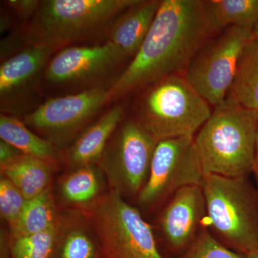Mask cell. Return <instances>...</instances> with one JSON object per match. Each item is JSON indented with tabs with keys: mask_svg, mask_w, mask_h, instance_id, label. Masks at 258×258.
<instances>
[{
	"mask_svg": "<svg viewBox=\"0 0 258 258\" xmlns=\"http://www.w3.org/2000/svg\"><path fill=\"white\" fill-rule=\"evenodd\" d=\"M124 114L125 106L116 103L88 125L68 149L69 164L78 168L99 162L107 144L123 120Z\"/></svg>",
	"mask_w": 258,
	"mask_h": 258,
	"instance_id": "14",
	"label": "cell"
},
{
	"mask_svg": "<svg viewBox=\"0 0 258 258\" xmlns=\"http://www.w3.org/2000/svg\"><path fill=\"white\" fill-rule=\"evenodd\" d=\"M253 173L254 174V177H255L256 184H257V199H258V170L257 169H254Z\"/></svg>",
	"mask_w": 258,
	"mask_h": 258,
	"instance_id": "31",
	"label": "cell"
},
{
	"mask_svg": "<svg viewBox=\"0 0 258 258\" xmlns=\"http://www.w3.org/2000/svg\"><path fill=\"white\" fill-rule=\"evenodd\" d=\"M246 255H247V258H258V249L249 252Z\"/></svg>",
	"mask_w": 258,
	"mask_h": 258,
	"instance_id": "29",
	"label": "cell"
},
{
	"mask_svg": "<svg viewBox=\"0 0 258 258\" xmlns=\"http://www.w3.org/2000/svg\"><path fill=\"white\" fill-rule=\"evenodd\" d=\"M41 3L37 0H10L7 4L20 18L28 20L36 14Z\"/></svg>",
	"mask_w": 258,
	"mask_h": 258,
	"instance_id": "26",
	"label": "cell"
},
{
	"mask_svg": "<svg viewBox=\"0 0 258 258\" xmlns=\"http://www.w3.org/2000/svg\"><path fill=\"white\" fill-rule=\"evenodd\" d=\"M90 216L107 258H164L152 227L116 191L96 200Z\"/></svg>",
	"mask_w": 258,
	"mask_h": 258,
	"instance_id": "6",
	"label": "cell"
},
{
	"mask_svg": "<svg viewBox=\"0 0 258 258\" xmlns=\"http://www.w3.org/2000/svg\"><path fill=\"white\" fill-rule=\"evenodd\" d=\"M57 224L48 230L13 239L10 245L12 258H50L58 239Z\"/></svg>",
	"mask_w": 258,
	"mask_h": 258,
	"instance_id": "22",
	"label": "cell"
},
{
	"mask_svg": "<svg viewBox=\"0 0 258 258\" xmlns=\"http://www.w3.org/2000/svg\"><path fill=\"white\" fill-rule=\"evenodd\" d=\"M227 97L245 108L258 111V40L254 37L241 54Z\"/></svg>",
	"mask_w": 258,
	"mask_h": 258,
	"instance_id": "19",
	"label": "cell"
},
{
	"mask_svg": "<svg viewBox=\"0 0 258 258\" xmlns=\"http://www.w3.org/2000/svg\"><path fill=\"white\" fill-rule=\"evenodd\" d=\"M96 247L91 237L82 230L70 232L62 243L60 258H94Z\"/></svg>",
	"mask_w": 258,
	"mask_h": 258,
	"instance_id": "25",
	"label": "cell"
},
{
	"mask_svg": "<svg viewBox=\"0 0 258 258\" xmlns=\"http://www.w3.org/2000/svg\"><path fill=\"white\" fill-rule=\"evenodd\" d=\"M184 76L173 75L142 90L134 100V119L157 141L191 137L211 108Z\"/></svg>",
	"mask_w": 258,
	"mask_h": 258,
	"instance_id": "4",
	"label": "cell"
},
{
	"mask_svg": "<svg viewBox=\"0 0 258 258\" xmlns=\"http://www.w3.org/2000/svg\"><path fill=\"white\" fill-rule=\"evenodd\" d=\"M137 0L42 1L25 32L27 45L60 50L102 32L109 33L115 20Z\"/></svg>",
	"mask_w": 258,
	"mask_h": 258,
	"instance_id": "3",
	"label": "cell"
},
{
	"mask_svg": "<svg viewBox=\"0 0 258 258\" xmlns=\"http://www.w3.org/2000/svg\"><path fill=\"white\" fill-rule=\"evenodd\" d=\"M253 39L252 29L229 27L194 57L185 78L210 105L219 106L228 96L241 54Z\"/></svg>",
	"mask_w": 258,
	"mask_h": 258,
	"instance_id": "8",
	"label": "cell"
},
{
	"mask_svg": "<svg viewBox=\"0 0 258 258\" xmlns=\"http://www.w3.org/2000/svg\"><path fill=\"white\" fill-rule=\"evenodd\" d=\"M27 200L21 191L10 179L4 176H2L0 180V213L11 230L18 223Z\"/></svg>",
	"mask_w": 258,
	"mask_h": 258,
	"instance_id": "24",
	"label": "cell"
},
{
	"mask_svg": "<svg viewBox=\"0 0 258 258\" xmlns=\"http://www.w3.org/2000/svg\"><path fill=\"white\" fill-rule=\"evenodd\" d=\"M214 31L236 26L253 29L258 23V0L204 1Z\"/></svg>",
	"mask_w": 258,
	"mask_h": 258,
	"instance_id": "18",
	"label": "cell"
},
{
	"mask_svg": "<svg viewBox=\"0 0 258 258\" xmlns=\"http://www.w3.org/2000/svg\"><path fill=\"white\" fill-rule=\"evenodd\" d=\"M57 224L55 201L50 189L27 200L18 223L12 229L13 239L33 235Z\"/></svg>",
	"mask_w": 258,
	"mask_h": 258,
	"instance_id": "20",
	"label": "cell"
},
{
	"mask_svg": "<svg viewBox=\"0 0 258 258\" xmlns=\"http://www.w3.org/2000/svg\"><path fill=\"white\" fill-rule=\"evenodd\" d=\"M110 86L52 97L23 116L24 123L56 147L69 143L109 104Z\"/></svg>",
	"mask_w": 258,
	"mask_h": 258,
	"instance_id": "10",
	"label": "cell"
},
{
	"mask_svg": "<svg viewBox=\"0 0 258 258\" xmlns=\"http://www.w3.org/2000/svg\"><path fill=\"white\" fill-rule=\"evenodd\" d=\"M160 4L159 0H137L115 20L108 40L128 58H133L152 28Z\"/></svg>",
	"mask_w": 258,
	"mask_h": 258,
	"instance_id": "15",
	"label": "cell"
},
{
	"mask_svg": "<svg viewBox=\"0 0 258 258\" xmlns=\"http://www.w3.org/2000/svg\"><path fill=\"white\" fill-rule=\"evenodd\" d=\"M158 142L134 118L122 120L99 161L111 190L122 196L140 193L149 177Z\"/></svg>",
	"mask_w": 258,
	"mask_h": 258,
	"instance_id": "9",
	"label": "cell"
},
{
	"mask_svg": "<svg viewBox=\"0 0 258 258\" xmlns=\"http://www.w3.org/2000/svg\"><path fill=\"white\" fill-rule=\"evenodd\" d=\"M101 173L95 165L81 166L63 180L61 191L70 203H87L96 198L101 189Z\"/></svg>",
	"mask_w": 258,
	"mask_h": 258,
	"instance_id": "21",
	"label": "cell"
},
{
	"mask_svg": "<svg viewBox=\"0 0 258 258\" xmlns=\"http://www.w3.org/2000/svg\"><path fill=\"white\" fill-rule=\"evenodd\" d=\"M21 154H23L13 146L10 145L4 141H0V166L1 167L8 165Z\"/></svg>",
	"mask_w": 258,
	"mask_h": 258,
	"instance_id": "27",
	"label": "cell"
},
{
	"mask_svg": "<svg viewBox=\"0 0 258 258\" xmlns=\"http://www.w3.org/2000/svg\"><path fill=\"white\" fill-rule=\"evenodd\" d=\"M54 52L49 47L30 45L3 61L0 67L1 113L25 116L32 112L31 106Z\"/></svg>",
	"mask_w": 258,
	"mask_h": 258,
	"instance_id": "12",
	"label": "cell"
},
{
	"mask_svg": "<svg viewBox=\"0 0 258 258\" xmlns=\"http://www.w3.org/2000/svg\"><path fill=\"white\" fill-rule=\"evenodd\" d=\"M205 213L203 186L191 185L176 191L160 217L161 228L169 245L179 249L192 243Z\"/></svg>",
	"mask_w": 258,
	"mask_h": 258,
	"instance_id": "13",
	"label": "cell"
},
{
	"mask_svg": "<svg viewBox=\"0 0 258 258\" xmlns=\"http://www.w3.org/2000/svg\"><path fill=\"white\" fill-rule=\"evenodd\" d=\"M252 32H253L254 39L258 40V23L256 24L255 26L252 29Z\"/></svg>",
	"mask_w": 258,
	"mask_h": 258,
	"instance_id": "30",
	"label": "cell"
},
{
	"mask_svg": "<svg viewBox=\"0 0 258 258\" xmlns=\"http://www.w3.org/2000/svg\"><path fill=\"white\" fill-rule=\"evenodd\" d=\"M254 169L258 170V125L256 133L255 142H254ZM254 171V170H253Z\"/></svg>",
	"mask_w": 258,
	"mask_h": 258,
	"instance_id": "28",
	"label": "cell"
},
{
	"mask_svg": "<svg viewBox=\"0 0 258 258\" xmlns=\"http://www.w3.org/2000/svg\"><path fill=\"white\" fill-rule=\"evenodd\" d=\"M128 57L107 40L91 45H73L61 49L47 64L43 80L54 88L74 93L111 86L121 74Z\"/></svg>",
	"mask_w": 258,
	"mask_h": 258,
	"instance_id": "7",
	"label": "cell"
},
{
	"mask_svg": "<svg viewBox=\"0 0 258 258\" xmlns=\"http://www.w3.org/2000/svg\"><path fill=\"white\" fill-rule=\"evenodd\" d=\"M213 29L200 0H161L135 56L109 88V104L160 80L186 72Z\"/></svg>",
	"mask_w": 258,
	"mask_h": 258,
	"instance_id": "1",
	"label": "cell"
},
{
	"mask_svg": "<svg viewBox=\"0 0 258 258\" xmlns=\"http://www.w3.org/2000/svg\"><path fill=\"white\" fill-rule=\"evenodd\" d=\"M205 174L191 137L158 142L139 203L152 206L186 186H203Z\"/></svg>",
	"mask_w": 258,
	"mask_h": 258,
	"instance_id": "11",
	"label": "cell"
},
{
	"mask_svg": "<svg viewBox=\"0 0 258 258\" xmlns=\"http://www.w3.org/2000/svg\"><path fill=\"white\" fill-rule=\"evenodd\" d=\"M203 189L209 222L226 243L244 254L257 250V192L247 176L206 175Z\"/></svg>",
	"mask_w": 258,
	"mask_h": 258,
	"instance_id": "5",
	"label": "cell"
},
{
	"mask_svg": "<svg viewBox=\"0 0 258 258\" xmlns=\"http://www.w3.org/2000/svg\"><path fill=\"white\" fill-rule=\"evenodd\" d=\"M1 171L3 176L10 179L27 200L38 196L49 188L50 164L41 159L21 154L1 167Z\"/></svg>",
	"mask_w": 258,
	"mask_h": 258,
	"instance_id": "17",
	"label": "cell"
},
{
	"mask_svg": "<svg viewBox=\"0 0 258 258\" xmlns=\"http://www.w3.org/2000/svg\"><path fill=\"white\" fill-rule=\"evenodd\" d=\"M0 138L24 155L41 159L50 164L55 160V146L34 133L23 121L13 115H0Z\"/></svg>",
	"mask_w": 258,
	"mask_h": 258,
	"instance_id": "16",
	"label": "cell"
},
{
	"mask_svg": "<svg viewBox=\"0 0 258 258\" xmlns=\"http://www.w3.org/2000/svg\"><path fill=\"white\" fill-rule=\"evenodd\" d=\"M258 111L227 97L215 107L195 138L205 176L239 177L254 167Z\"/></svg>",
	"mask_w": 258,
	"mask_h": 258,
	"instance_id": "2",
	"label": "cell"
},
{
	"mask_svg": "<svg viewBox=\"0 0 258 258\" xmlns=\"http://www.w3.org/2000/svg\"><path fill=\"white\" fill-rule=\"evenodd\" d=\"M181 258H247V255L232 251L217 240L206 229H203L190 244Z\"/></svg>",
	"mask_w": 258,
	"mask_h": 258,
	"instance_id": "23",
	"label": "cell"
}]
</instances>
